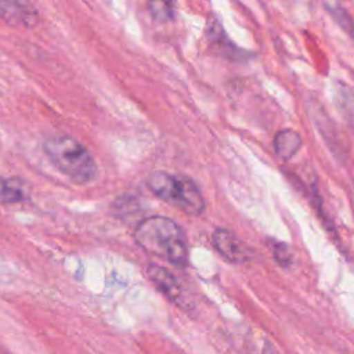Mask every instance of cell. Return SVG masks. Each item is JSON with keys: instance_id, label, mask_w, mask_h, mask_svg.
<instances>
[{"instance_id": "1", "label": "cell", "mask_w": 354, "mask_h": 354, "mask_svg": "<svg viewBox=\"0 0 354 354\" xmlns=\"http://www.w3.org/2000/svg\"><path fill=\"white\" fill-rule=\"evenodd\" d=\"M136 243L147 253L185 268L188 266V241L184 230L166 216H151L138 223L134 230Z\"/></svg>"}, {"instance_id": "2", "label": "cell", "mask_w": 354, "mask_h": 354, "mask_svg": "<svg viewBox=\"0 0 354 354\" xmlns=\"http://www.w3.org/2000/svg\"><path fill=\"white\" fill-rule=\"evenodd\" d=\"M43 151L54 167L75 184L97 177V165L88 149L68 134H53L43 141Z\"/></svg>"}, {"instance_id": "3", "label": "cell", "mask_w": 354, "mask_h": 354, "mask_svg": "<svg viewBox=\"0 0 354 354\" xmlns=\"http://www.w3.org/2000/svg\"><path fill=\"white\" fill-rule=\"evenodd\" d=\"M147 185L155 196L185 214L199 216L205 212V198L196 183L187 176L156 170L148 176Z\"/></svg>"}, {"instance_id": "4", "label": "cell", "mask_w": 354, "mask_h": 354, "mask_svg": "<svg viewBox=\"0 0 354 354\" xmlns=\"http://www.w3.org/2000/svg\"><path fill=\"white\" fill-rule=\"evenodd\" d=\"M213 248L218 254L232 264H241L253 259V250L228 228H216L212 234Z\"/></svg>"}, {"instance_id": "5", "label": "cell", "mask_w": 354, "mask_h": 354, "mask_svg": "<svg viewBox=\"0 0 354 354\" xmlns=\"http://www.w3.org/2000/svg\"><path fill=\"white\" fill-rule=\"evenodd\" d=\"M147 274H148V278L152 281V283L170 301H173L176 306H180L181 308L187 307V299H185L183 285L170 270L158 264H149L147 268Z\"/></svg>"}, {"instance_id": "6", "label": "cell", "mask_w": 354, "mask_h": 354, "mask_svg": "<svg viewBox=\"0 0 354 354\" xmlns=\"http://www.w3.org/2000/svg\"><path fill=\"white\" fill-rule=\"evenodd\" d=\"M0 18L18 28H33L39 24V12L28 1L0 0Z\"/></svg>"}, {"instance_id": "7", "label": "cell", "mask_w": 354, "mask_h": 354, "mask_svg": "<svg viewBox=\"0 0 354 354\" xmlns=\"http://www.w3.org/2000/svg\"><path fill=\"white\" fill-rule=\"evenodd\" d=\"M206 36L210 41V44L216 48V51L218 54H221V57L234 61V62H242L246 61L249 58L253 57L252 53H248L246 50H242L239 47H236L225 35L223 26L218 24V21H210L207 24V29H206Z\"/></svg>"}, {"instance_id": "8", "label": "cell", "mask_w": 354, "mask_h": 354, "mask_svg": "<svg viewBox=\"0 0 354 354\" xmlns=\"http://www.w3.org/2000/svg\"><path fill=\"white\" fill-rule=\"evenodd\" d=\"M30 196V189L26 181L19 177H0V203L12 205L26 202Z\"/></svg>"}, {"instance_id": "9", "label": "cell", "mask_w": 354, "mask_h": 354, "mask_svg": "<svg viewBox=\"0 0 354 354\" xmlns=\"http://www.w3.org/2000/svg\"><path fill=\"white\" fill-rule=\"evenodd\" d=\"M332 95L344 120L354 127V88L342 80H333Z\"/></svg>"}, {"instance_id": "10", "label": "cell", "mask_w": 354, "mask_h": 354, "mask_svg": "<svg viewBox=\"0 0 354 354\" xmlns=\"http://www.w3.org/2000/svg\"><path fill=\"white\" fill-rule=\"evenodd\" d=\"M301 147V136L293 129H282L274 137V151L282 160L292 159Z\"/></svg>"}, {"instance_id": "11", "label": "cell", "mask_w": 354, "mask_h": 354, "mask_svg": "<svg viewBox=\"0 0 354 354\" xmlns=\"http://www.w3.org/2000/svg\"><path fill=\"white\" fill-rule=\"evenodd\" d=\"M148 11L156 22H170L176 14V4L171 1H149Z\"/></svg>"}, {"instance_id": "12", "label": "cell", "mask_w": 354, "mask_h": 354, "mask_svg": "<svg viewBox=\"0 0 354 354\" xmlns=\"http://www.w3.org/2000/svg\"><path fill=\"white\" fill-rule=\"evenodd\" d=\"M325 8L333 17V19L340 25V28L344 29L354 39V19L348 14V11L340 4H333V3H325Z\"/></svg>"}, {"instance_id": "13", "label": "cell", "mask_w": 354, "mask_h": 354, "mask_svg": "<svg viewBox=\"0 0 354 354\" xmlns=\"http://www.w3.org/2000/svg\"><path fill=\"white\" fill-rule=\"evenodd\" d=\"M272 256H274V260L281 264L282 267H289L292 264V260H293V256L289 250V246L283 242H275L272 245Z\"/></svg>"}]
</instances>
